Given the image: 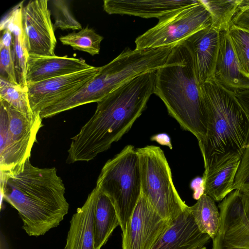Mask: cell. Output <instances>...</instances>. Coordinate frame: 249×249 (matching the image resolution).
<instances>
[{
  "label": "cell",
  "instance_id": "ffe728a7",
  "mask_svg": "<svg viewBox=\"0 0 249 249\" xmlns=\"http://www.w3.org/2000/svg\"><path fill=\"white\" fill-rule=\"evenodd\" d=\"M241 157L237 156L204 171L203 193L215 201H222L232 192Z\"/></svg>",
  "mask_w": 249,
  "mask_h": 249
},
{
  "label": "cell",
  "instance_id": "9a60e30c",
  "mask_svg": "<svg viewBox=\"0 0 249 249\" xmlns=\"http://www.w3.org/2000/svg\"><path fill=\"white\" fill-rule=\"evenodd\" d=\"M197 1L198 0H105L103 8L110 15H127L159 19Z\"/></svg>",
  "mask_w": 249,
  "mask_h": 249
},
{
  "label": "cell",
  "instance_id": "1f68e13d",
  "mask_svg": "<svg viewBox=\"0 0 249 249\" xmlns=\"http://www.w3.org/2000/svg\"><path fill=\"white\" fill-rule=\"evenodd\" d=\"M151 140L157 142L160 144L167 146L170 149L172 148L170 138L167 134L161 133L153 135Z\"/></svg>",
  "mask_w": 249,
  "mask_h": 249
},
{
  "label": "cell",
  "instance_id": "30bf717a",
  "mask_svg": "<svg viewBox=\"0 0 249 249\" xmlns=\"http://www.w3.org/2000/svg\"><path fill=\"white\" fill-rule=\"evenodd\" d=\"M141 196L122 233V249H152L171 224Z\"/></svg>",
  "mask_w": 249,
  "mask_h": 249
},
{
  "label": "cell",
  "instance_id": "5b68a950",
  "mask_svg": "<svg viewBox=\"0 0 249 249\" xmlns=\"http://www.w3.org/2000/svg\"><path fill=\"white\" fill-rule=\"evenodd\" d=\"M96 187L112 203L124 233L141 196L140 162L134 146H125L106 162Z\"/></svg>",
  "mask_w": 249,
  "mask_h": 249
},
{
  "label": "cell",
  "instance_id": "e0dca14e",
  "mask_svg": "<svg viewBox=\"0 0 249 249\" xmlns=\"http://www.w3.org/2000/svg\"><path fill=\"white\" fill-rule=\"evenodd\" d=\"M98 195L95 186L72 216L65 249H95L94 218Z\"/></svg>",
  "mask_w": 249,
  "mask_h": 249
},
{
  "label": "cell",
  "instance_id": "e575fe53",
  "mask_svg": "<svg viewBox=\"0 0 249 249\" xmlns=\"http://www.w3.org/2000/svg\"><path fill=\"white\" fill-rule=\"evenodd\" d=\"M200 249H206V248L205 247H203L202 248H201Z\"/></svg>",
  "mask_w": 249,
  "mask_h": 249
},
{
  "label": "cell",
  "instance_id": "484cf974",
  "mask_svg": "<svg viewBox=\"0 0 249 249\" xmlns=\"http://www.w3.org/2000/svg\"><path fill=\"white\" fill-rule=\"evenodd\" d=\"M228 33L241 71L249 78V31L232 24Z\"/></svg>",
  "mask_w": 249,
  "mask_h": 249
},
{
  "label": "cell",
  "instance_id": "f546056e",
  "mask_svg": "<svg viewBox=\"0 0 249 249\" xmlns=\"http://www.w3.org/2000/svg\"><path fill=\"white\" fill-rule=\"evenodd\" d=\"M232 24L249 31V0H241L232 19Z\"/></svg>",
  "mask_w": 249,
  "mask_h": 249
},
{
  "label": "cell",
  "instance_id": "d6a6232c",
  "mask_svg": "<svg viewBox=\"0 0 249 249\" xmlns=\"http://www.w3.org/2000/svg\"><path fill=\"white\" fill-rule=\"evenodd\" d=\"M1 32H2V35L0 38V46L12 47L13 41L12 33L6 29Z\"/></svg>",
  "mask_w": 249,
  "mask_h": 249
},
{
  "label": "cell",
  "instance_id": "836d02e7",
  "mask_svg": "<svg viewBox=\"0 0 249 249\" xmlns=\"http://www.w3.org/2000/svg\"><path fill=\"white\" fill-rule=\"evenodd\" d=\"M242 201L244 214L249 223V191L242 192Z\"/></svg>",
  "mask_w": 249,
  "mask_h": 249
},
{
  "label": "cell",
  "instance_id": "603a6c76",
  "mask_svg": "<svg viewBox=\"0 0 249 249\" xmlns=\"http://www.w3.org/2000/svg\"><path fill=\"white\" fill-rule=\"evenodd\" d=\"M209 12L211 26L219 32L227 31L232 24L242 0H200Z\"/></svg>",
  "mask_w": 249,
  "mask_h": 249
},
{
  "label": "cell",
  "instance_id": "3957f363",
  "mask_svg": "<svg viewBox=\"0 0 249 249\" xmlns=\"http://www.w3.org/2000/svg\"><path fill=\"white\" fill-rule=\"evenodd\" d=\"M207 120L205 137L198 144L205 170L242 157L249 139V117L235 93L214 78L199 85Z\"/></svg>",
  "mask_w": 249,
  "mask_h": 249
},
{
  "label": "cell",
  "instance_id": "cb8c5ba5",
  "mask_svg": "<svg viewBox=\"0 0 249 249\" xmlns=\"http://www.w3.org/2000/svg\"><path fill=\"white\" fill-rule=\"evenodd\" d=\"M103 39L102 36L88 27L82 28L78 32H73L59 37L63 45L88 53L92 56L99 54Z\"/></svg>",
  "mask_w": 249,
  "mask_h": 249
},
{
  "label": "cell",
  "instance_id": "ba28073f",
  "mask_svg": "<svg viewBox=\"0 0 249 249\" xmlns=\"http://www.w3.org/2000/svg\"><path fill=\"white\" fill-rule=\"evenodd\" d=\"M211 24L209 12L198 0L196 3L159 18L155 26L136 38L135 49H152L176 45Z\"/></svg>",
  "mask_w": 249,
  "mask_h": 249
},
{
  "label": "cell",
  "instance_id": "4fadbf2b",
  "mask_svg": "<svg viewBox=\"0 0 249 249\" xmlns=\"http://www.w3.org/2000/svg\"><path fill=\"white\" fill-rule=\"evenodd\" d=\"M210 239L200 231L188 206L172 221L152 249H200Z\"/></svg>",
  "mask_w": 249,
  "mask_h": 249
},
{
  "label": "cell",
  "instance_id": "2e32d148",
  "mask_svg": "<svg viewBox=\"0 0 249 249\" xmlns=\"http://www.w3.org/2000/svg\"><path fill=\"white\" fill-rule=\"evenodd\" d=\"M81 58L64 56L29 55L27 61V84L76 73L92 68Z\"/></svg>",
  "mask_w": 249,
  "mask_h": 249
},
{
  "label": "cell",
  "instance_id": "44dd1931",
  "mask_svg": "<svg viewBox=\"0 0 249 249\" xmlns=\"http://www.w3.org/2000/svg\"><path fill=\"white\" fill-rule=\"evenodd\" d=\"M118 226L119 220L112 203L98 189L94 218L95 249H101Z\"/></svg>",
  "mask_w": 249,
  "mask_h": 249
},
{
  "label": "cell",
  "instance_id": "5bb4252c",
  "mask_svg": "<svg viewBox=\"0 0 249 249\" xmlns=\"http://www.w3.org/2000/svg\"><path fill=\"white\" fill-rule=\"evenodd\" d=\"M220 38V32L210 25L186 39L193 49L196 75L199 85L214 78Z\"/></svg>",
  "mask_w": 249,
  "mask_h": 249
},
{
  "label": "cell",
  "instance_id": "d4e9b609",
  "mask_svg": "<svg viewBox=\"0 0 249 249\" xmlns=\"http://www.w3.org/2000/svg\"><path fill=\"white\" fill-rule=\"evenodd\" d=\"M0 99L27 115H36L30 107L27 87L12 84L0 77Z\"/></svg>",
  "mask_w": 249,
  "mask_h": 249
},
{
  "label": "cell",
  "instance_id": "6da1fadb",
  "mask_svg": "<svg viewBox=\"0 0 249 249\" xmlns=\"http://www.w3.org/2000/svg\"><path fill=\"white\" fill-rule=\"evenodd\" d=\"M156 71L135 77L97 103L94 114L71 138L67 163L94 159L129 131L154 93Z\"/></svg>",
  "mask_w": 249,
  "mask_h": 249
},
{
  "label": "cell",
  "instance_id": "f1b7e54d",
  "mask_svg": "<svg viewBox=\"0 0 249 249\" xmlns=\"http://www.w3.org/2000/svg\"><path fill=\"white\" fill-rule=\"evenodd\" d=\"M233 189L239 190L242 193L249 191V139L241 158Z\"/></svg>",
  "mask_w": 249,
  "mask_h": 249
},
{
  "label": "cell",
  "instance_id": "7c38bea8",
  "mask_svg": "<svg viewBox=\"0 0 249 249\" xmlns=\"http://www.w3.org/2000/svg\"><path fill=\"white\" fill-rule=\"evenodd\" d=\"M220 224L213 249H249V223L245 215L242 192L234 190L218 205Z\"/></svg>",
  "mask_w": 249,
  "mask_h": 249
},
{
  "label": "cell",
  "instance_id": "8992f818",
  "mask_svg": "<svg viewBox=\"0 0 249 249\" xmlns=\"http://www.w3.org/2000/svg\"><path fill=\"white\" fill-rule=\"evenodd\" d=\"M141 196L163 218L173 221L188 207L180 197L163 151L153 145L136 149Z\"/></svg>",
  "mask_w": 249,
  "mask_h": 249
},
{
  "label": "cell",
  "instance_id": "83f0119b",
  "mask_svg": "<svg viewBox=\"0 0 249 249\" xmlns=\"http://www.w3.org/2000/svg\"><path fill=\"white\" fill-rule=\"evenodd\" d=\"M0 77L18 85L13 61L12 47L0 46Z\"/></svg>",
  "mask_w": 249,
  "mask_h": 249
},
{
  "label": "cell",
  "instance_id": "9c48e42d",
  "mask_svg": "<svg viewBox=\"0 0 249 249\" xmlns=\"http://www.w3.org/2000/svg\"><path fill=\"white\" fill-rule=\"evenodd\" d=\"M48 2L30 0L22 8V29L29 55L55 56L56 39Z\"/></svg>",
  "mask_w": 249,
  "mask_h": 249
},
{
  "label": "cell",
  "instance_id": "ac0fdd59",
  "mask_svg": "<svg viewBox=\"0 0 249 249\" xmlns=\"http://www.w3.org/2000/svg\"><path fill=\"white\" fill-rule=\"evenodd\" d=\"M228 31L220 32V48L214 78L234 93L249 89V78L241 71Z\"/></svg>",
  "mask_w": 249,
  "mask_h": 249
},
{
  "label": "cell",
  "instance_id": "277c9868",
  "mask_svg": "<svg viewBox=\"0 0 249 249\" xmlns=\"http://www.w3.org/2000/svg\"><path fill=\"white\" fill-rule=\"evenodd\" d=\"M154 94L183 130L193 134L198 144L203 141L207 120L201 103L194 52L187 40L176 44L166 63L157 70Z\"/></svg>",
  "mask_w": 249,
  "mask_h": 249
},
{
  "label": "cell",
  "instance_id": "d6986e66",
  "mask_svg": "<svg viewBox=\"0 0 249 249\" xmlns=\"http://www.w3.org/2000/svg\"><path fill=\"white\" fill-rule=\"evenodd\" d=\"M22 2L15 6L3 18L0 23V30H9L13 37L12 53L14 62L16 77L18 85L27 87L26 81L27 61L29 54L22 29Z\"/></svg>",
  "mask_w": 249,
  "mask_h": 249
},
{
  "label": "cell",
  "instance_id": "8fae6325",
  "mask_svg": "<svg viewBox=\"0 0 249 249\" xmlns=\"http://www.w3.org/2000/svg\"><path fill=\"white\" fill-rule=\"evenodd\" d=\"M100 67L27 85L29 103L33 112L40 115L44 109L67 98L95 77Z\"/></svg>",
  "mask_w": 249,
  "mask_h": 249
},
{
  "label": "cell",
  "instance_id": "7402d4cb",
  "mask_svg": "<svg viewBox=\"0 0 249 249\" xmlns=\"http://www.w3.org/2000/svg\"><path fill=\"white\" fill-rule=\"evenodd\" d=\"M189 209L200 231L208 234L212 240L214 239L220 224V212L215 201L202 193L196 202L189 206Z\"/></svg>",
  "mask_w": 249,
  "mask_h": 249
},
{
  "label": "cell",
  "instance_id": "4dcf8cb0",
  "mask_svg": "<svg viewBox=\"0 0 249 249\" xmlns=\"http://www.w3.org/2000/svg\"><path fill=\"white\" fill-rule=\"evenodd\" d=\"M234 93L237 100L249 117V89L239 90Z\"/></svg>",
  "mask_w": 249,
  "mask_h": 249
},
{
  "label": "cell",
  "instance_id": "52a82bcc",
  "mask_svg": "<svg viewBox=\"0 0 249 249\" xmlns=\"http://www.w3.org/2000/svg\"><path fill=\"white\" fill-rule=\"evenodd\" d=\"M42 121L40 115H27L0 99V174L18 171L30 159Z\"/></svg>",
  "mask_w": 249,
  "mask_h": 249
},
{
  "label": "cell",
  "instance_id": "7a4b0ae2",
  "mask_svg": "<svg viewBox=\"0 0 249 249\" xmlns=\"http://www.w3.org/2000/svg\"><path fill=\"white\" fill-rule=\"evenodd\" d=\"M0 189L3 199L18 211L29 236L44 235L68 213L65 185L55 167H36L28 159L20 170L0 174Z\"/></svg>",
  "mask_w": 249,
  "mask_h": 249
},
{
  "label": "cell",
  "instance_id": "4316f807",
  "mask_svg": "<svg viewBox=\"0 0 249 249\" xmlns=\"http://www.w3.org/2000/svg\"><path fill=\"white\" fill-rule=\"evenodd\" d=\"M55 22L54 30H72L82 29V25L75 18L70 8V1L65 0H52Z\"/></svg>",
  "mask_w": 249,
  "mask_h": 249
}]
</instances>
